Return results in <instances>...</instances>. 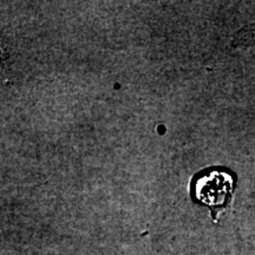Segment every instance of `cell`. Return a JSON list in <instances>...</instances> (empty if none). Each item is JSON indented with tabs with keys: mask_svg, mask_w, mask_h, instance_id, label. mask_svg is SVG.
I'll use <instances>...</instances> for the list:
<instances>
[{
	"mask_svg": "<svg viewBox=\"0 0 255 255\" xmlns=\"http://www.w3.org/2000/svg\"><path fill=\"white\" fill-rule=\"evenodd\" d=\"M237 186V175L223 167H209L194 175L190 181V196L194 202L206 206L214 221L232 202Z\"/></svg>",
	"mask_w": 255,
	"mask_h": 255,
	"instance_id": "6da1fadb",
	"label": "cell"
}]
</instances>
